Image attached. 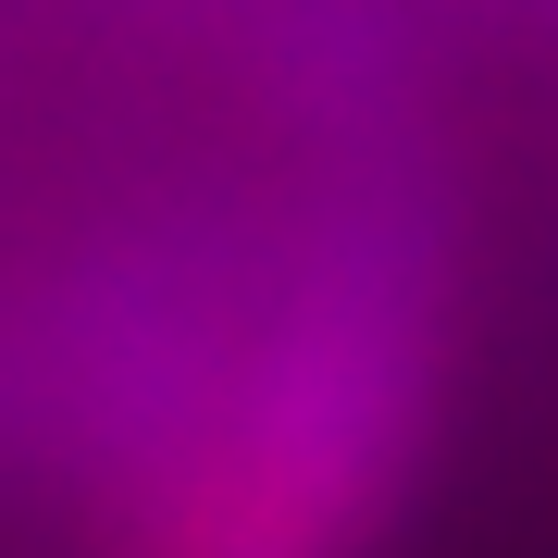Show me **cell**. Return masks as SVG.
I'll return each instance as SVG.
<instances>
[{
  "mask_svg": "<svg viewBox=\"0 0 558 558\" xmlns=\"http://www.w3.org/2000/svg\"><path fill=\"white\" fill-rule=\"evenodd\" d=\"M410 447V323L385 299L311 311L260 373L248 435L186 484L149 558H336Z\"/></svg>",
  "mask_w": 558,
  "mask_h": 558,
  "instance_id": "6da1fadb",
  "label": "cell"
}]
</instances>
